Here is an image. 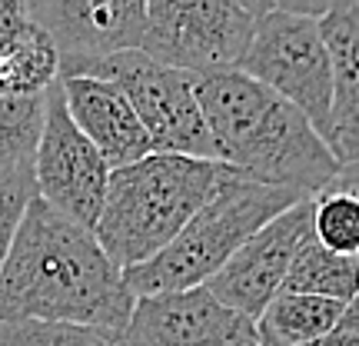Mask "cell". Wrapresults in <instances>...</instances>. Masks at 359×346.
<instances>
[{
	"label": "cell",
	"mask_w": 359,
	"mask_h": 346,
	"mask_svg": "<svg viewBox=\"0 0 359 346\" xmlns=\"http://www.w3.org/2000/svg\"><path fill=\"white\" fill-rule=\"evenodd\" d=\"M280 293L323 296L336 303H353L359 296V260L330 253L326 246L309 240L283 280Z\"/></svg>",
	"instance_id": "16"
},
{
	"label": "cell",
	"mask_w": 359,
	"mask_h": 346,
	"mask_svg": "<svg viewBox=\"0 0 359 346\" xmlns=\"http://www.w3.org/2000/svg\"><path fill=\"white\" fill-rule=\"evenodd\" d=\"M127 346H257V323L223 307L206 286L137 296L123 330Z\"/></svg>",
	"instance_id": "11"
},
{
	"label": "cell",
	"mask_w": 359,
	"mask_h": 346,
	"mask_svg": "<svg viewBox=\"0 0 359 346\" xmlns=\"http://www.w3.org/2000/svg\"><path fill=\"white\" fill-rule=\"evenodd\" d=\"M269 4L257 0H154L140 53L183 74L236 70Z\"/></svg>",
	"instance_id": "5"
},
{
	"label": "cell",
	"mask_w": 359,
	"mask_h": 346,
	"mask_svg": "<svg viewBox=\"0 0 359 346\" xmlns=\"http://www.w3.org/2000/svg\"><path fill=\"white\" fill-rule=\"evenodd\" d=\"M133 303L93 230L34 197L0 267V323H77L123 333Z\"/></svg>",
	"instance_id": "1"
},
{
	"label": "cell",
	"mask_w": 359,
	"mask_h": 346,
	"mask_svg": "<svg viewBox=\"0 0 359 346\" xmlns=\"http://www.w3.org/2000/svg\"><path fill=\"white\" fill-rule=\"evenodd\" d=\"M47 93L40 97H0V170L34 167V150L43 127Z\"/></svg>",
	"instance_id": "17"
},
{
	"label": "cell",
	"mask_w": 359,
	"mask_h": 346,
	"mask_svg": "<svg viewBox=\"0 0 359 346\" xmlns=\"http://www.w3.org/2000/svg\"><path fill=\"white\" fill-rule=\"evenodd\" d=\"M27 13L57 51V77L114 53L140 51L147 24L143 0H37L27 4Z\"/></svg>",
	"instance_id": "10"
},
{
	"label": "cell",
	"mask_w": 359,
	"mask_h": 346,
	"mask_svg": "<svg viewBox=\"0 0 359 346\" xmlns=\"http://www.w3.org/2000/svg\"><path fill=\"white\" fill-rule=\"evenodd\" d=\"M320 27L333 60L326 147L339 167H359V4H333Z\"/></svg>",
	"instance_id": "13"
},
{
	"label": "cell",
	"mask_w": 359,
	"mask_h": 346,
	"mask_svg": "<svg viewBox=\"0 0 359 346\" xmlns=\"http://www.w3.org/2000/svg\"><path fill=\"white\" fill-rule=\"evenodd\" d=\"M193 93L217 147V160L263 187L316 197L339 173L336 157L306 117L240 70L193 77Z\"/></svg>",
	"instance_id": "2"
},
{
	"label": "cell",
	"mask_w": 359,
	"mask_h": 346,
	"mask_svg": "<svg viewBox=\"0 0 359 346\" xmlns=\"http://www.w3.org/2000/svg\"><path fill=\"white\" fill-rule=\"evenodd\" d=\"M57 51L24 0H0V97H40L57 84Z\"/></svg>",
	"instance_id": "14"
},
{
	"label": "cell",
	"mask_w": 359,
	"mask_h": 346,
	"mask_svg": "<svg viewBox=\"0 0 359 346\" xmlns=\"http://www.w3.org/2000/svg\"><path fill=\"white\" fill-rule=\"evenodd\" d=\"M110 167L90 147V140L74 127L64 107L60 80L47 90L43 127L34 150V187L37 200L57 210L60 217L74 220L83 230H93L103 210Z\"/></svg>",
	"instance_id": "8"
},
{
	"label": "cell",
	"mask_w": 359,
	"mask_h": 346,
	"mask_svg": "<svg viewBox=\"0 0 359 346\" xmlns=\"http://www.w3.org/2000/svg\"><path fill=\"white\" fill-rule=\"evenodd\" d=\"M236 70L280 93L286 103H293L326 143L330 100H333V60L323 40L320 20L269 4Z\"/></svg>",
	"instance_id": "6"
},
{
	"label": "cell",
	"mask_w": 359,
	"mask_h": 346,
	"mask_svg": "<svg viewBox=\"0 0 359 346\" xmlns=\"http://www.w3.org/2000/svg\"><path fill=\"white\" fill-rule=\"evenodd\" d=\"M313 240V200H299L266 227H259L217 277H210L206 293L223 307L257 320L266 303L283 290V280L299 257V250Z\"/></svg>",
	"instance_id": "9"
},
{
	"label": "cell",
	"mask_w": 359,
	"mask_h": 346,
	"mask_svg": "<svg viewBox=\"0 0 359 346\" xmlns=\"http://www.w3.org/2000/svg\"><path fill=\"white\" fill-rule=\"evenodd\" d=\"M303 197L280 187H263L257 180H246L233 170L217 197L196 213V217L173 237V244L163 246L154 260L123 273V283L133 296L180 293L193 286H206L210 277H217L223 263L240 246L266 227L283 210L299 204Z\"/></svg>",
	"instance_id": "4"
},
{
	"label": "cell",
	"mask_w": 359,
	"mask_h": 346,
	"mask_svg": "<svg viewBox=\"0 0 359 346\" xmlns=\"http://www.w3.org/2000/svg\"><path fill=\"white\" fill-rule=\"evenodd\" d=\"M349 303L303 293H276L257 320V346H306L326 336Z\"/></svg>",
	"instance_id": "15"
},
{
	"label": "cell",
	"mask_w": 359,
	"mask_h": 346,
	"mask_svg": "<svg viewBox=\"0 0 359 346\" xmlns=\"http://www.w3.org/2000/svg\"><path fill=\"white\" fill-rule=\"evenodd\" d=\"M64 107L74 127L90 140V147L103 157L110 170L130 167L154 154L147 130L133 114L130 100L107 80L97 77H57Z\"/></svg>",
	"instance_id": "12"
},
{
	"label": "cell",
	"mask_w": 359,
	"mask_h": 346,
	"mask_svg": "<svg viewBox=\"0 0 359 346\" xmlns=\"http://www.w3.org/2000/svg\"><path fill=\"white\" fill-rule=\"evenodd\" d=\"M67 77H97L114 84L130 100L140 127L147 130L154 154L217 160V147L200 114L190 74L156 64L140 51H123L107 60L80 67Z\"/></svg>",
	"instance_id": "7"
},
{
	"label": "cell",
	"mask_w": 359,
	"mask_h": 346,
	"mask_svg": "<svg viewBox=\"0 0 359 346\" xmlns=\"http://www.w3.org/2000/svg\"><path fill=\"white\" fill-rule=\"evenodd\" d=\"M333 187H343V190L359 197V167H339V173L333 177Z\"/></svg>",
	"instance_id": "22"
},
{
	"label": "cell",
	"mask_w": 359,
	"mask_h": 346,
	"mask_svg": "<svg viewBox=\"0 0 359 346\" xmlns=\"http://www.w3.org/2000/svg\"><path fill=\"white\" fill-rule=\"evenodd\" d=\"M0 346H127L123 333L77 323H0Z\"/></svg>",
	"instance_id": "19"
},
{
	"label": "cell",
	"mask_w": 359,
	"mask_h": 346,
	"mask_svg": "<svg viewBox=\"0 0 359 346\" xmlns=\"http://www.w3.org/2000/svg\"><path fill=\"white\" fill-rule=\"evenodd\" d=\"M37 197L34 187V167L20 170H0V267L7 260L11 240L17 233V223L24 217L27 204Z\"/></svg>",
	"instance_id": "20"
},
{
	"label": "cell",
	"mask_w": 359,
	"mask_h": 346,
	"mask_svg": "<svg viewBox=\"0 0 359 346\" xmlns=\"http://www.w3.org/2000/svg\"><path fill=\"white\" fill-rule=\"evenodd\" d=\"M306 346H359V296L343 310V317L336 320V326L330 333Z\"/></svg>",
	"instance_id": "21"
},
{
	"label": "cell",
	"mask_w": 359,
	"mask_h": 346,
	"mask_svg": "<svg viewBox=\"0 0 359 346\" xmlns=\"http://www.w3.org/2000/svg\"><path fill=\"white\" fill-rule=\"evenodd\" d=\"M313 200V240L330 253L359 260V197L343 187H326Z\"/></svg>",
	"instance_id": "18"
},
{
	"label": "cell",
	"mask_w": 359,
	"mask_h": 346,
	"mask_svg": "<svg viewBox=\"0 0 359 346\" xmlns=\"http://www.w3.org/2000/svg\"><path fill=\"white\" fill-rule=\"evenodd\" d=\"M233 170L219 160L147 154L130 167L110 170L97 244L120 273L154 260L203 210Z\"/></svg>",
	"instance_id": "3"
}]
</instances>
